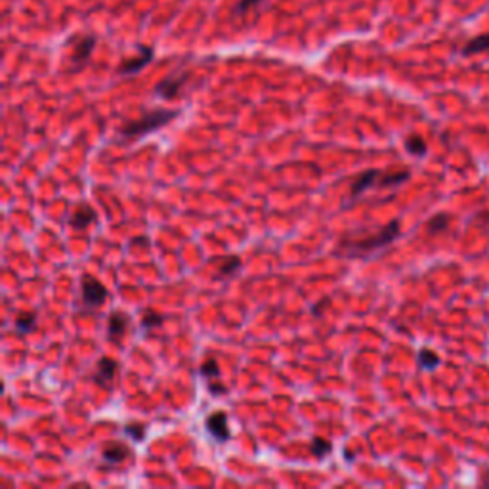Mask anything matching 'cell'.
<instances>
[{
  "instance_id": "cell-1",
  "label": "cell",
  "mask_w": 489,
  "mask_h": 489,
  "mask_svg": "<svg viewBox=\"0 0 489 489\" xmlns=\"http://www.w3.org/2000/svg\"><path fill=\"white\" fill-rule=\"evenodd\" d=\"M397 235H399V220H392L390 224L382 225L377 233L371 235H352V233L344 235L338 241L334 254L344 258H369L375 252L388 247Z\"/></svg>"
},
{
  "instance_id": "cell-2",
  "label": "cell",
  "mask_w": 489,
  "mask_h": 489,
  "mask_svg": "<svg viewBox=\"0 0 489 489\" xmlns=\"http://www.w3.org/2000/svg\"><path fill=\"white\" fill-rule=\"evenodd\" d=\"M178 117V111L172 109H155V111H147L140 119H134L126 122L120 128V136L122 138H142L149 132H155L163 126H166L170 120Z\"/></svg>"
},
{
  "instance_id": "cell-3",
  "label": "cell",
  "mask_w": 489,
  "mask_h": 489,
  "mask_svg": "<svg viewBox=\"0 0 489 489\" xmlns=\"http://www.w3.org/2000/svg\"><path fill=\"white\" fill-rule=\"evenodd\" d=\"M80 294H82V302L88 308H98L107 300V289L106 285L100 279L92 277V275H82L80 281Z\"/></svg>"
},
{
  "instance_id": "cell-4",
  "label": "cell",
  "mask_w": 489,
  "mask_h": 489,
  "mask_svg": "<svg viewBox=\"0 0 489 489\" xmlns=\"http://www.w3.org/2000/svg\"><path fill=\"white\" fill-rule=\"evenodd\" d=\"M205 426H207V432L216 441H220V443H224V441H227L231 437L229 428H227V415H225L224 411H214V413H211L207 417Z\"/></svg>"
},
{
  "instance_id": "cell-5",
  "label": "cell",
  "mask_w": 489,
  "mask_h": 489,
  "mask_svg": "<svg viewBox=\"0 0 489 489\" xmlns=\"http://www.w3.org/2000/svg\"><path fill=\"white\" fill-rule=\"evenodd\" d=\"M94 46H96V37L94 35H84V37L77 39L75 46H73V52H71L73 69H80L82 65H86V61L90 59Z\"/></svg>"
},
{
  "instance_id": "cell-6",
  "label": "cell",
  "mask_w": 489,
  "mask_h": 489,
  "mask_svg": "<svg viewBox=\"0 0 489 489\" xmlns=\"http://www.w3.org/2000/svg\"><path fill=\"white\" fill-rule=\"evenodd\" d=\"M151 59H153V48H149V46H140V54H138V55H134V57H130V59H126V61L120 63L119 75H124V77L136 75V73L142 71Z\"/></svg>"
},
{
  "instance_id": "cell-7",
  "label": "cell",
  "mask_w": 489,
  "mask_h": 489,
  "mask_svg": "<svg viewBox=\"0 0 489 489\" xmlns=\"http://www.w3.org/2000/svg\"><path fill=\"white\" fill-rule=\"evenodd\" d=\"M130 457V449L126 443H120V441H107L106 445L102 447V459L107 464H120L122 461H126Z\"/></svg>"
},
{
  "instance_id": "cell-8",
  "label": "cell",
  "mask_w": 489,
  "mask_h": 489,
  "mask_svg": "<svg viewBox=\"0 0 489 489\" xmlns=\"http://www.w3.org/2000/svg\"><path fill=\"white\" fill-rule=\"evenodd\" d=\"M94 220H96V211L88 203H79L75 207L73 214H71V218H69V224H71L73 229H84V227H88L92 224Z\"/></svg>"
},
{
  "instance_id": "cell-9",
  "label": "cell",
  "mask_w": 489,
  "mask_h": 489,
  "mask_svg": "<svg viewBox=\"0 0 489 489\" xmlns=\"http://www.w3.org/2000/svg\"><path fill=\"white\" fill-rule=\"evenodd\" d=\"M117 361L113 357H102L96 365V373H94V382L98 384H109L113 382L115 375H117Z\"/></svg>"
},
{
  "instance_id": "cell-10",
  "label": "cell",
  "mask_w": 489,
  "mask_h": 489,
  "mask_svg": "<svg viewBox=\"0 0 489 489\" xmlns=\"http://www.w3.org/2000/svg\"><path fill=\"white\" fill-rule=\"evenodd\" d=\"M380 174H382V172L377 170V168H371V170L361 172L356 180L352 182V191H350V197L357 199L361 193H363V191H367L371 185L377 184V180L380 178Z\"/></svg>"
},
{
  "instance_id": "cell-11",
  "label": "cell",
  "mask_w": 489,
  "mask_h": 489,
  "mask_svg": "<svg viewBox=\"0 0 489 489\" xmlns=\"http://www.w3.org/2000/svg\"><path fill=\"white\" fill-rule=\"evenodd\" d=\"M128 323H130L128 314H124V312H111L109 318H107V336L109 338L122 336L126 332V329H128Z\"/></svg>"
},
{
  "instance_id": "cell-12",
  "label": "cell",
  "mask_w": 489,
  "mask_h": 489,
  "mask_svg": "<svg viewBox=\"0 0 489 489\" xmlns=\"http://www.w3.org/2000/svg\"><path fill=\"white\" fill-rule=\"evenodd\" d=\"M185 77H168V79L161 80L159 84L155 86V94L159 98H164V100H172L180 94V88L184 86Z\"/></svg>"
},
{
  "instance_id": "cell-13",
  "label": "cell",
  "mask_w": 489,
  "mask_h": 489,
  "mask_svg": "<svg viewBox=\"0 0 489 489\" xmlns=\"http://www.w3.org/2000/svg\"><path fill=\"white\" fill-rule=\"evenodd\" d=\"M218 270H216V277H231L241 270V258L239 256H225V258H218Z\"/></svg>"
},
{
  "instance_id": "cell-14",
  "label": "cell",
  "mask_w": 489,
  "mask_h": 489,
  "mask_svg": "<svg viewBox=\"0 0 489 489\" xmlns=\"http://www.w3.org/2000/svg\"><path fill=\"white\" fill-rule=\"evenodd\" d=\"M35 323H37V314L35 312H19L15 319H13V329L17 330L19 334H27L35 329Z\"/></svg>"
},
{
  "instance_id": "cell-15",
  "label": "cell",
  "mask_w": 489,
  "mask_h": 489,
  "mask_svg": "<svg viewBox=\"0 0 489 489\" xmlns=\"http://www.w3.org/2000/svg\"><path fill=\"white\" fill-rule=\"evenodd\" d=\"M489 50V33L488 35H482V37H474L470 42H466V46L463 48L464 55H470V54H480Z\"/></svg>"
},
{
  "instance_id": "cell-16",
  "label": "cell",
  "mask_w": 489,
  "mask_h": 489,
  "mask_svg": "<svg viewBox=\"0 0 489 489\" xmlns=\"http://www.w3.org/2000/svg\"><path fill=\"white\" fill-rule=\"evenodd\" d=\"M411 172L409 170H397V172H388V174H380V182L379 185L380 187H390V185H397L403 184L405 180H409Z\"/></svg>"
},
{
  "instance_id": "cell-17",
  "label": "cell",
  "mask_w": 489,
  "mask_h": 489,
  "mask_svg": "<svg viewBox=\"0 0 489 489\" xmlns=\"http://www.w3.org/2000/svg\"><path fill=\"white\" fill-rule=\"evenodd\" d=\"M310 451L316 459H325L332 451V445H330L329 439H323V437H314L312 439V445H310Z\"/></svg>"
},
{
  "instance_id": "cell-18",
  "label": "cell",
  "mask_w": 489,
  "mask_h": 489,
  "mask_svg": "<svg viewBox=\"0 0 489 489\" xmlns=\"http://www.w3.org/2000/svg\"><path fill=\"white\" fill-rule=\"evenodd\" d=\"M405 149L409 151L411 155L423 157L428 147H426V142H424L423 138H419V136H409V138L405 140Z\"/></svg>"
},
{
  "instance_id": "cell-19",
  "label": "cell",
  "mask_w": 489,
  "mask_h": 489,
  "mask_svg": "<svg viewBox=\"0 0 489 489\" xmlns=\"http://www.w3.org/2000/svg\"><path fill=\"white\" fill-rule=\"evenodd\" d=\"M163 316L155 310H146L142 314V329H153V327H161L163 325Z\"/></svg>"
},
{
  "instance_id": "cell-20",
  "label": "cell",
  "mask_w": 489,
  "mask_h": 489,
  "mask_svg": "<svg viewBox=\"0 0 489 489\" xmlns=\"http://www.w3.org/2000/svg\"><path fill=\"white\" fill-rule=\"evenodd\" d=\"M201 375L205 379H216L220 375V367H218V361L216 357H207L203 363H201Z\"/></svg>"
},
{
  "instance_id": "cell-21",
  "label": "cell",
  "mask_w": 489,
  "mask_h": 489,
  "mask_svg": "<svg viewBox=\"0 0 489 489\" xmlns=\"http://www.w3.org/2000/svg\"><path fill=\"white\" fill-rule=\"evenodd\" d=\"M447 225H449V216L447 214H436L430 222H428V233H439V231H443V229H447Z\"/></svg>"
},
{
  "instance_id": "cell-22",
  "label": "cell",
  "mask_w": 489,
  "mask_h": 489,
  "mask_svg": "<svg viewBox=\"0 0 489 489\" xmlns=\"http://www.w3.org/2000/svg\"><path fill=\"white\" fill-rule=\"evenodd\" d=\"M437 363H439V357L432 352V350H421L419 352V365L424 367V369H434Z\"/></svg>"
},
{
  "instance_id": "cell-23",
  "label": "cell",
  "mask_w": 489,
  "mask_h": 489,
  "mask_svg": "<svg viewBox=\"0 0 489 489\" xmlns=\"http://www.w3.org/2000/svg\"><path fill=\"white\" fill-rule=\"evenodd\" d=\"M124 432H126V436H130L132 439H136V441H142V439L146 437V424L128 423L124 426Z\"/></svg>"
},
{
  "instance_id": "cell-24",
  "label": "cell",
  "mask_w": 489,
  "mask_h": 489,
  "mask_svg": "<svg viewBox=\"0 0 489 489\" xmlns=\"http://www.w3.org/2000/svg\"><path fill=\"white\" fill-rule=\"evenodd\" d=\"M260 2H264V0H239L237 6H235V12L237 13L249 12L251 8H254V6H256V4H260Z\"/></svg>"
},
{
  "instance_id": "cell-25",
  "label": "cell",
  "mask_w": 489,
  "mask_h": 489,
  "mask_svg": "<svg viewBox=\"0 0 489 489\" xmlns=\"http://www.w3.org/2000/svg\"><path fill=\"white\" fill-rule=\"evenodd\" d=\"M325 304H329V298H323V300H319L318 304H316V308H314V316H319L321 312H323V306Z\"/></svg>"
},
{
  "instance_id": "cell-26",
  "label": "cell",
  "mask_w": 489,
  "mask_h": 489,
  "mask_svg": "<svg viewBox=\"0 0 489 489\" xmlns=\"http://www.w3.org/2000/svg\"><path fill=\"white\" fill-rule=\"evenodd\" d=\"M211 392L212 394H224L225 386H211Z\"/></svg>"
}]
</instances>
